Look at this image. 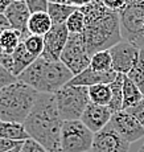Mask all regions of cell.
Wrapping results in <instances>:
<instances>
[{"label":"cell","mask_w":144,"mask_h":152,"mask_svg":"<svg viewBox=\"0 0 144 152\" xmlns=\"http://www.w3.org/2000/svg\"><path fill=\"white\" fill-rule=\"evenodd\" d=\"M79 11L85 16L82 36L90 56L99 50H108L123 40L119 13L107 10L102 0H93Z\"/></svg>","instance_id":"obj_1"},{"label":"cell","mask_w":144,"mask_h":152,"mask_svg":"<svg viewBox=\"0 0 144 152\" xmlns=\"http://www.w3.org/2000/svg\"><path fill=\"white\" fill-rule=\"evenodd\" d=\"M64 121L60 116L52 93H40L24 126L29 138L39 142L48 152H61V130Z\"/></svg>","instance_id":"obj_2"},{"label":"cell","mask_w":144,"mask_h":152,"mask_svg":"<svg viewBox=\"0 0 144 152\" xmlns=\"http://www.w3.org/2000/svg\"><path fill=\"white\" fill-rule=\"evenodd\" d=\"M73 77V73L61 61H48L39 57L17 77V80L39 93L54 94L66 86Z\"/></svg>","instance_id":"obj_3"},{"label":"cell","mask_w":144,"mask_h":152,"mask_svg":"<svg viewBox=\"0 0 144 152\" xmlns=\"http://www.w3.org/2000/svg\"><path fill=\"white\" fill-rule=\"evenodd\" d=\"M40 93L17 80L0 90V121L23 123L33 109Z\"/></svg>","instance_id":"obj_4"},{"label":"cell","mask_w":144,"mask_h":152,"mask_svg":"<svg viewBox=\"0 0 144 152\" xmlns=\"http://www.w3.org/2000/svg\"><path fill=\"white\" fill-rule=\"evenodd\" d=\"M56 103L62 121H81L83 111L90 103L89 87L64 86L54 93Z\"/></svg>","instance_id":"obj_5"},{"label":"cell","mask_w":144,"mask_h":152,"mask_svg":"<svg viewBox=\"0 0 144 152\" xmlns=\"http://www.w3.org/2000/svg\"><path fill=\"white\" fill-rule=\"evenodd\" d=\"M122 39L137 49H144V0H130L119 12Z\"/></svg>","instance_id":"obj_6"},{"label":"cell","mask_w":144,"mask_h":152,"mask_svg":"<svg viewBox=\"0 0 144 152\" xmlns=\"http://www.w3.org/2000/svg\"><path fill=\"white\" fill-rule=\"evenodd\" d=\"M94 132L81 121H65L61 130V152H90Z\"/></svg>","instance_id":"obj_7"},{"label":"cell","mask_w":144,"mask_h":152,"mask_svg":"<svg viewBox=\"0 0 144 152\" xmlns=\"http://www.w3.org/2000/svg\"><path fill=\"white\" fill-rule=\"evenodd\" d=\"M90 57L82 33L69 34L67 42L62 50L60 61L66 66L73 75H77L90 66Z\"/></svg>","instance_id":"obj_8"},{"label":"cell","mask_w":144,"mask_h":152,"mask_svg":"<svg viewBox=\"0 0 144 152\" xmlns=\"http://www.w3.org/2000/svg\"><path fill=\"white\" fill-rule=\"evenodd\" d=\"M113 58V70L118 74L127 75L139 60L140 49H137L131 42L122 40L108 49Z\"/></svg>","instance_id":"obj_9"},{"label":"cell","mask_w":144,"mask_h":152,"mask_svg":"<svg viewBox=\"0 0 144 152\" xmlns=\"http://www.w3.org/2000/svg\"><path fill=\"white\" fill-rule=\"evenodd\" d=\"M130 145L108 123L105 128L94 134L91 152H128Z\"/></svg>","instance_id":"obj_10"},{"label":"cell","mask_w":144,"mask_h":152,"mask_svg":"<svg viewBox=\"0 0 144 152\" xmlns=\"http://www.w3.org/2000/svg\"><path fill=\"white\" fill-rule=\"evenodd\" d=\"M110 126L130 144L144 138V127L126 110L114 113Z\"/></svg>","instance_id":"obj_11"},{"label":"cell","mask_w":144,"mask_h":152,"mask_svg":"<svg viewBox=\"0 0 144 152\" xmlns=\"http://www.w3.org/2000/svg\"><path fill=\"white\" fill-rule=\"evenodd\" d=\"M69 34L65 24L53 25L50 31L44 36V52L41 57L48 61H60Z\"/></svg>","instance_id":"obj_12"},{"label":"cell","mask_w":144,"mask_h":152,"mask_svg":"<svg viewBox=\"0 0 144 152\" xmlns=\"http://www.w3.org/2000/svg\"><path fill=\"white\" fill-rule=\"evenodd\" d=\"M113 114L114 113L111 111V109L108 106H101V104H95L90 102L87 104L86 110L82 114L81 122L91 132L95 134L110 123Z\"/></svg>","instance_id":"obj_13"},{"label":"cell","mask_w":144,"mask_h":152,"mask_svg":"<svg viewBox=\"0 0 144 152\" xmlns=\"http://www.w3.org/2000/svg\"><path fill=\"white\" fill-rule=\"evenodd\" d=\"M4 15L7 16L11 28L16 29L21 33L23 40L29 36L28 32V21L31 17V11L26 7L25 1H12L10 7L5 10Z\"/></svg>","instance_id":"obj_14"},{"label":"cell","mask_w":144,"mask_h":152,"mask_svg":"<svg viewBox=\"0 0 144 152\" xmlns=\"http://www.w3.org/2000/svg\"><path fill=\"white\" fill-rule=\"evenodd\" d=\"M118 73L114 70H108V72H96L91 68L85 69L79 74L74 75L72 80L67 82L69 86H85L90 87L94 85H101V83H111L116 78Z\"/></svg>","instance_id":"obj_15"},{"label":"cell","mask_w":144,"mask_h":152,"mask_svg":"<svg viewBox=\"0 0 144 152\" xmlns=\"http://www.w3.org/2000/svg\"><path fill=\"white\" fill-rule=\"evenodd\" d=\"M53 27V23L49 17L48 12H36L32 13L28 21V32L29 34L34 36H45L50 28Z\"/></svg>","instance_id":"obj_16"},{"label":"cell","mask_w":144,"mask_h":152,"mask_svg":"<svg viewBox=\"0 0 144 152\" xmlns=\"http://www.w3.org/2000/svg\"><path fill=\"white\" fill-rule=\"evenodd\" d=\"M12 57H13V69H12V74L15 77H19L24 70L28 68L31 64H33L37 58H34L33 56L29 53L26 50L24 42H20L17 45V48L13 50L12 53Z\"/></svg>","instance_id":"obj_17"},{"label":"cell","mask_w":144,"mask_h":152,"mask_svg":"<svg viewBox=\"0 0 144 152\" xmlns=\"http://www.w3.org/2000/svg\"><path fill=\"white\" fill-rule=\"evenodd\" d=\"M0 138L16 140V142H24V140L29 139V134L26 132L25 126L23 123L0 121Z\"/></svg>","instance_id":"obj_18"},{"label":"cell","mask_w":144,"mask_h":152,"mask_svg":"<svg viewBox=\"0 0 144 152\" xmlns=\"http://www.w3.org/2000/svg\"><path fill=\"white\" fill-rule=\"evenodd\" d=\"M78 8L74 5H67V4H54V3H49L48 5V15L50 17L53 25L58 24H65L66 20L72 16L73 13L77 11Z\"/></svg>","instance_id":"obj_19"},{"label":"cell","mask_w":144,"mask_h":152,"mask_svg":"<svg viewBox=\"0 0 144 152\" xmlns=\"http://www.w3.org/2000/svg\"><path fill=\"white\" fill-rule=\"evenodd\" d=\"M143 97L144 94L139 90V87L127 75H124L123 78V110L136 104Z\"/></svg>","instance_id":"obj_20"},{"label":"cell","mask_w":144,"mask_h":152,"mask_svg":"<svg viewBox=\"0 0 144 152\" xmlns=\"http://www.w3.org/2000/svg\"><path fill=\"white\" fill-rule=\"evenodd\" d=\"M123 78H124L123 74H118L113 82L108 83L111 89V101L108 107L113 113L123 110Z\"/></svg>","instance_id":"obj_21"},{"label":"cell","mask_w":144,"mask_h":152,"mask_svg":"<svg viewBox=\"0 0 144 152\" xmlns=\"http://www.w3.org/2000/svg\"><path fill=\"white\" fill-rule=\"evenodd\" d=\"M89 98L91 103L101 104V106H108L111 101V89L108 83L94 85L89 87Z\"/></svg>","instance_id":"obj_22"},{"label":"cell","mask_w":144,"mask_h":152,"mask_svg":"<svg viewBox=\"0 0 144 152\" xmlns=\"http://www.w3.org/2000/svg\"><path fill=\"white\" fill-rule=\"evenodd\" d=\"M21 41H23V36L16 29L7 28L0 32V45L3 46L4 52H7V53H13V50L17 48V45Z\"/></svg>","instance_id":"obj_23"},{"label":"cell","mask_w":144,"mask_h":152,"mask_svg":"<svg viewBox=\"0 0 144 152\" xmlns=\"http://www.w3.org/2000/svg\"><path fill=\"white\" fill-rule=\"evenodd\" d=\"M90 68L96 72H108L113 70V58L110 50H99L90 57Z\"/></svg>","instance_id":"obj_24"},{"label":"cell","mask_w":144,"mask_h":152,"mask_svg":"<svg viewBox=\"0 0 144 152\" xmlns=\"http://www.w3.org/2000/svg\"><path fill=\"white\" fill-rule=\"evenodd\" d=\"M127 77L139 87V90L144 94V49H140L139 60L134 65V68L130 70Z\"/></svg>","instance_id":"obj_25"},{"label":"cell","mask_w":144,"mask_h":152,"mask_svg":"<svg viewBox=\"0 0 144 152\" xmlns=\"http://www.w3.org/2000/svg\"><path fill=\"white\" fill-rule=\"evenodd\" d=\"M26 50L29 52L34 58L41 57L44 52V36H34V34H29L26 39L23 40Z\"/></svg>","instance_id":"obj_26"},{"label":"cell","mask_w":144,"mask_h":152,"mask_svg":"<svg viewBox=\"0 0 144 152\" xmlns=\"http://www.w3.org/2000/svg\"><path fill=\"white\" fill-rule=\"evenodd\" d=\"M65 25H66V28H67V31H69L70 34L82 33V32H83V29H85V16H83V13L79 11V8L66 20Z\"/></svg>","instance_id":"obj_27"},{"label":"cell","mask_w":144,"mask_h":152,"mask_svg":"<svg viewBox=\"0 0 144 152\" xmlns=\"http://www.w3.org/2000/svg\"><path fill=\"white\" fill-rule=\"evenodd\" d=\"M126 111H127L128 114H131V115L144 127V97L140 99L136 104L126 109Z\"/></svg>","instance_id":"obj_28"},{"label":"cell","mask_w":144,"mask_h":152,"mask_svg":"<svg viewBox=\"0 0 144 152\" xmlns=\"http://www.w3.org/2000/svg\"><path fill=\"white\" fill-rule=\"evenodd\" d=\"M25 4L29 8L31 13H36V12H46L49 1L48 0H25Z\"/></svg>","instance_id":"obj_29"},{"label":"cell","mask_w":144,"mask_h":152,"mask_svg":"<svg viewBox=\"0 0 144 152\" xmlns=\"http://www.w3.org/2000/svg\"><path fill=\"white\" fill-rule=\"evenodd\" d=\"M130 0H102L103 5L107 10L113 11V12H122L126 7H127Z\"/></svg>","instance_id":"obj_30"},{"label":"cell","mask_w":144,"mask_h":152,"mask_svg":"<svg viewBox=\"0 0 144 152\" xmlns=\"http://www.w3.org/2000/svg\"><path fill=\"white\" fill-rule=\"evenodd\" d=\"M17 81V77H15L10 70H7L4 66L0 65V90L11 83H15Z\"/></svg>","instance_id":"obj_31"},{"label":"cell","mask_w":144,"mask_h":152,"mask_svg":"<svg viewBox=\"0 0 144 152\" xmlns=\"http://www.w3.org/2000/svg\"><path fill=\"white\" fill-rule=\"evenodd\" d=\"M20 152H48V151H46L39 142H36V140L29 138V139H26L25 142L23 143L21 151Z\"/></svg>","instance_id":"obj_32"},{"label":"cell","mask_w":144,"mask_h":152,"mask_svg":"<svg viewBox=\"0 0 144 152\" xmlns=\"http://www.w3.org/2000/svg\"><path fill=\"white\" fill-rule=\"evenodd\" d=\"M24 142H16V140L0 138V152H7V151L12 150V148H15V147H17V145H21Z\"/></svg>","instance_id":"obj_33"},{"label":"cell","mask_w":144,"mask_h":152,"mask_svg":"<svg viewBox=\"0 0 144 152\" xmlns=\"http://www.w3.org/2000/svg\"><path fill=\"white\" fill-rule=\"evenodd\" d=\"M0 65L4 66L7 70H10L12 73V69H13V57H12V53H7L4 52L1 56H0Z\"/></svg>","instance_id":"obj_34"},{"label":"cell","mask_w":144,"mask_h":152,"mask_svg":"<svg viewBox=\"0 0 144 152\" xmlns=\"http://www.w3.org/2000/svg\"><path fill=\"white\" fill-rule=\"evenodd\" d=\"M66 1L69 5H74V7H77V8H81V7H83V5L89 4L93 0H66Z\"/></svg>","instance_id":"obj_35"},{"label":"cell","mask_w":144,"mask_h":152,"mask_svg":"<svg viewBox=\"0 0 144 152\" xmlns=\"http://www.w3.org/2000/svg\"><path fill=\"white\" fill-rule=\"evenodd\" d=\"M0 28H3V29L11 28V24H10V21H8L7 16H5L4 13H0Z\"/></svg>","instance_id":"obj_36"},{"label":"cell","mask_w":144,"mask_h":152,"mask_svg":"<svg viewBox=\"0 0 144 152\" xmlns=\"http://www.w3.org/2000/svg\"><path fill=\"white\" fill-rule=\"evenodd\" d=\"M11 3H12V0H0V13H4Z\"/></svg>","instance_id":"obj_37"},{"label":"cell","mask_w":144,"mask_h":152,"mask_svg":"<svg viewBox=\"0 0 144 152\" xmlns=\"http://www.w3.org/2000/svg\"><path fill=\"white\" fill-rule=\"evenodd\" d=\"M49 3H54V4H67L66 0H48ZM69 5V4H67Z\"/></svg>","instance_id":"obj_38"},{"label":"cell","mask_w":144,"mask_h":152,"mask_svg":"<svg viewBox=\"0 0 144 152\" xmlns=\"http://www.w3.org/2000/svg\"><path fill=\"white\" fill-rule=\"evenodd\" d=\"M21 145H23V144H21ZM21 145H17V147H15V148H12V150L7 151V152H20V151H21Z\"/></svg>","instance_id":"obj_39"},{"label":"cell","mask_w":144,"mask_h":152,"mask_svg":"<svg viewBox=\"0 0 144 152\" xmlns=\"http://www.w3.org/2000/svg\"><path fill=\"white\" fill-rule=\"evenodd\" d=\"M136 152H144V143H143L142 145H140V148H139V150H137Z\"/></svg>","instance_id":"obj_40"},{"label":"cell","mask_w":144,"mask_h":152,"mask_svg":"<svg viewBox=\"0 0 144 152\" xmlns=\"http://www.w3.org/2000/svg\"><path fill=\"white\" fill-rule=\"evenodd\" d=\"M3 53H4V49H3V46L0 45V56H1Z\"/></svg>","instance_id":"obj_41"},{"label":"cell","mask_w":144,"mask_h":152,"mask_svg":"<svg viewBox=\"0 0 144 152\" xmlns=\"http://www.w3.org/2000/svg\"><path fill=\"white\" fill-rule=\"evenodd\" d=\"M12 1H25V0H12Z\"/></svg>","instance_id":"obj_42"}]
</instances>
